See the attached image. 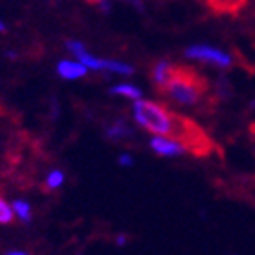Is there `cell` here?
<instances>
[{"mask_svg": "<svg viewBox=\"0 0 255 255\" xmlns=\"http://www.w3.org/2000/svg\"><path fill=\"white\" fill-rule=\"evenodd\" d=\"M133 119L146 131L179 140L188 149V153H193L197 157H206L215 149V142L199 124L171 112L162 104L138 99L133 104Z\"/></svg>", "mask_w": 255, "mask_h": 255, "instance_id": "1", "label": "cell"}, {"mask_svg": "<svg viewBox=\"0 0 255 255\" xmlns=\"http://www.w3.org/2000/svg\"><path fill=\"white\" fill-rule=\"evenodd\" d=\"M160 91L177 104L195 106L206 95L208 80L190 66H173L171 77Z\"/></svg>", "mask_w": 255, "mask_h": 255, "instance_id": "2", "label": "cell"}, {"mask_svg": "<svg viewBox=\"0 0 255 255\" xmlns=\"http://www.w3.org/2000/svg\"><path fill=\"white\" fill-rule=\"evenodd\" d=\"M188 59H197L202 62L217 64L221 68H230L232 66V57L228 53H224L221 49H215L212 46H193L186 51Z\"/></svg>", "mask_w": 255, "mask_h": 255, "instance_id": "3", "label": "cell"}, {"mask_svg": "<svg viewBox=\"0 0 255 255\" xmlns=\"http://www.w3.org/2000/svg\"><path fill=\"white\" fill-rule=\"evenodd\" d=\"M149 146H151V149H153L155 153L162 155V157H177V155L188 153V149L179 140L170 137H162V135H155L151 138Z\"/></svg>", "mask_w": 255, "mask_h": 255, "instance_id": "4", "label": "cell"}, {"mask_svg": "<svg viewBox=\"0 0 255 255\" xmlns=\"http://www.w3.org/2000/svg\"><path fill=\"white\" fill-rule=\"evenodd\" d=\"M68 49L75 55V57H77V60H80V62L84 64L88 69H108V64H110V60L95 59L93 55H90L88 51H86V48L80 42L69 40V42H68Z\"/></svg>", "mask_w": 255, "mask_h": 255, "instance_id": "5", "label": "cell"}, {"mask_svg": "<svg viewBox=\"0 0 255 255\" xmlns=\"http://www.w3.org/2000/svg\"><path fill=\"white\" fill-rule=\"evenodd\" d=\"M86 71H88V68H86L80 60H62V62L57 66V73H59L62 79H69V80L84 77Z\"/></svg>", "mask_w": 255, "mask_h": 255, "instance_id": "6", "label": "cell"}, {"mask_svg": "<svg viewBox=\"0 0 255 255\" xmlns=\"http://www.w3.org/2000/svg\"><path fill=\"white\" fill-rule=\"evenodd\" d=\"M173 66H175V64L168 62V60H160V62H157V66L153 68V73H151V77H153V82L157 84V88H159V90H162V88H164V84L168 82V79L171 77Z\"/></svg>", "mask_w": 255, "mask_h": 255, "instance_id": "7", "label": "cell"}, {"mask_svg": "<svg viewBox=\"0 0 255 255\" xmlns=\"http://www.w3.org/2000/svg\"><path fill=\"white\" fill-rule=\"evenodd\" d=\"M246 0H206V4L217 13H237Z\"/></svg>", "mask_w": 255, "mask_h": 255, "instance_id": "8", "label": "cell"}, {"mask_svg": "<svg viewBox=\"0 0 255 255\" xmlns=\"http://www.w3.org/2000/svg\"><path fill=\"white\" fill-rule=\"evenodd\" d=\"M112 93H115V95H124V97H128V99H131V101H138V99L142 97V91L138 90L137 86H131V84H117L112 90Z\"/></svg>", "mask_w": 255, "mask_h": 255, "instance_id": "9", "label": "cell"}, {"mask_svg": "<svg viewBox=\"0 0 255 255\" xmlns=\"http://www.w3.org/2000/svg\"><path fill=\"white\" fill-rule=\"evenodd\" d=\"M13 212L18 219H20L22 223H29V219H31V210H29V204L24 201H15L13 204Z\"/></svg>", "mask_w": 255, "mask_h": 255, "instance_id": "10", "label": "cell"}, {"mask_svg": "<svg viewBox=\"0 0 255 255\" xmlns=\"http://www.w3.org/2000/svg\"><path fill=\"white\" fill-rule=\"evenodd\" d=\"M62 182H64V173L60 170H55L51 171L48 175V179H46V190L49 191H53L57 190V188L62 186Z\"/></svg>", "mask_w": 255, "mask_h": 255, "instance_id": "11", "label": "cell"}, {"mask_svg": "<svg viewBox=\"0 0 255 255\" xmlns=\"http://www.w3.org/2000/svg\"><path fill=\"white\" fill-rule=\"evenodd\" d=\"M15 217V212H13V206H9L4 199H0V224H7L13 221Z\"/></svg>", "mask_w": 255, "mask_h": 255, "instance_id": "12", "label": "cell"}, {"mask_svg": "<svg viewBox=\"0 0 255 255\" xmlns=\"http://www.w3.org/2000/svg\"><path fill=\"white\" fill-rule=\"evenodd\" d=\"M108 133H110V137H115V138L123 137V135H126V133H128V128L124 126L123 123H117L113 128H110V131H108Z\"/></svg>", "mask_w": 255, "mask_h": 255, "instance_id": "13", "label": "cell"}, {"mask_svg": "<svg viewBox=\"0 0 255 255\" xmlns=\"http://www.w3.org/2000/svg\"><path fill=\"white\" fill-rule=\"evenodd\" d=\"M119 162L123 166H131L133 164V159L129 157V155H121V159H119Z\"/></svg>", "mask_w": 255, "mask_h": 255, "instance_id": "14", "label": "cell"}, {"mask_svg": "<svg viewBox=\"0 0 255 255\" xmlns=\"http://www.w3.org/2000/svg\"><path fill=\"white\" fill-rule=\"evenodd\" d=\"M117 245H119V246H124V245H126V239H124V235H119Z\"/></svg>", "mask_w": 255, "mask_h": 255, "instance_id": "15", "label": "cell"}, {"mask_svg": "<svg viewBox=\"0 0 255 255\" xmlns=\"http://www.w3.org/2000/svg\"><path fill=\"white\" fill-rule=\"evenodd\" d=\"M86 2H90V4H101L102 0H86Z\"/></svg>", "mask_w": 255, "mask_h": 255, "instance_id": "16", "label": "cell"}, {"mask_svg": "<svg viewBox=\"0 0 255 255\" xmlns=\"http://www.w3.org/2000/svg\"><path fill=\"white\" fill-rule=\"evenodd\" d=\"M2 31H5V26L2 24V20H0V33H2Z\"/></svg>", "mask_w": 255, "mask_h": 255, "instance_id": "17", "label": "cell"}]
</instances>
